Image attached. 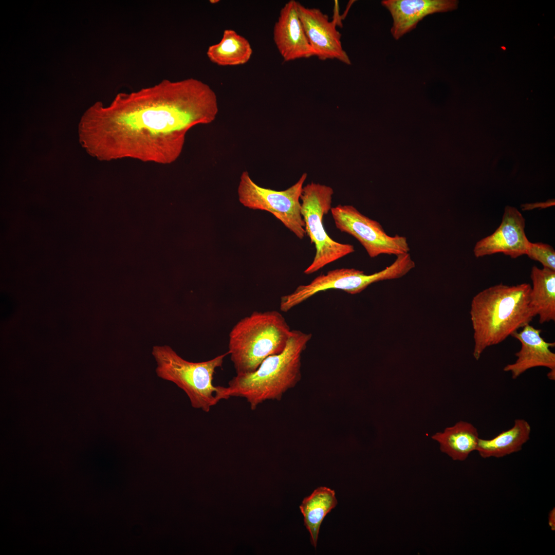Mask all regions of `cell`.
Returning <instances> with one entry per match:
<instances>
[{"mask_svg":"<svg viewBox=\"0 0 555 555\" xmlns=\"http://www.w3.org/2000/svg\"><path fill=\"white\" fill-rule=\"evenodd\" d=\"M218 113L217 96L207 84L192 78L164 79L120 92L108 106L95 103L81 119L80 141L101 161L170 164L180 156L187 132L213 122Z\"/></svg>","mask_w":555,"mask_h":555,"instance_id":"6da1fadb","label":"cell"},{"mask_svg":"<svg viewBox=\"0 0 555 555\" xmlns=\"http://www.w3.org/2000/svg\"><path fill=\"white\" fill-rule=\"evenodd\" d=\"M530 290L528 283L514 286L501 283L474 296L470 314L476 360L487 347L501 343L529 324L535 316L530 305Z\"/></svg>","mask_w":555,"mask_h":555,"instance_id":"7a4b0ae2","label":"cell"},{"mask_svg":"<svg viewBox=\"0 0 555 555\" xmlns=\"http://www.w3.org/2000/svg\"><path fill=\"white\" fill-rule=\"evenodd\" d=\"M312 334L292 330L286 347L280 354L266 358L254 372L236 374L225 387V399L244 398L255 410L268 400H280L301 379V357Z\"/></svg>","mask_w":555,"mask_h":555,"instance_id":"3957f363","label":"cell"},{"mask_svg":"<svg viewBox=\"0 0 555 555\" xmlns=\"http://www.w3.org/2000/svg\"><path fill=\"white\" fill-rule=\"evenodd\" d=\"M292 330L276 310L254 311L231 330L228 350L236 374L255 371L268 357L280 354Z\"/></svg>","mask_w":555,"mask_h":555,"instance_id":"277c9868","label":"cell"},{"mask_svg":"<svg viewBox=\"0 0 555 555\" xmlns=\"http://www.w3.org/2000/svg\"><path fill=\"white\" fill-rule=\"evenodd\" d=\"M152 354L157 363V376L181 389L193 408L209 412L225 399V386H215L213 381L216 369L222 366L229 355L228 351L199 362L183 359L167 345L154 346Z\"/></svg>","mask_w":555,"mask_h":555,"instance_id":"5b68a950","label":"cell"},{"mask_svg":"<svg viewBox=\"0 0 555 555\" xmlns=\"http://www.w3.org/2000/svg\"><path fill=\"white\" fill-rule=\"evenodd\" d=\"M396 256L390 266L372 274H365L363 271L354 268L336 269L320 274L309 283L300 285L292 292L282 296L280 309L286 312L319 292L327 290L339 289L355 294L374 283L401 278L413 269V264L405 254Z\"/></svg>","mask_w":555,"mask_h":555,"instance_id":"8992f818","label":"cell"},{"mask_svg":"<svg viewBox=\"0 0 555 555\" xmlns=\"http://www.w3.org/2000/svg\"><path fill=\"white\" fill-rule=\"evenodd\" d=\"M333 194L331 187L313 182L303 188L301 212L306 234L316 248L312 263L304 271L305 274L313 273L355 251L353 245L332 239L324 228L323 216L330 211Z\"/></svg>","mask_w":555,"mask_h":555,"instance_id":"52a82bcc","label":"cell"},{"mask_svg":"<svg viewBox=\"0 0 555 555\" xmlns=\"http://www.w3.org/2000/svg\"><path fill=\"white\" fill-rule=\"evenodd\" d=\"M306 178L307 174L304 173L289 188L276 191L260 187L245 171L240 177L237 189L238 200L246 207L271 213L299 239H303L306 232L300 200Z\"/></svg>","mask_w":555,"mask_h":555,"instance_id":"ba28073f","label":"cell"},{"mask_svg":"<svg viewBox=\"0 0 555 555\" xmlns=\"http://www.w3.org/2000/svg\"><path fill=\"white\" fill-rule=\"evenodd\" d=\"M330 212L336 228L357 239L371 257L409 252L405 237L388 235L379 222L366 216L353 206L339 205L331 208Z\"/></svg>","mask_w":555,"mask_h":555,"instance_id":"9c48e42d","label":"cell"},{"mask_svg":"<svg viewBox=\"0 0 555 555\" xmlns=\"http://www.w3.org/2000/svg\"><path fill=\"white\" fill-rule=\"evenodd\" d=\"M525 227V219L518 209L506 206L498 227L475 244L474 256L477 258L502 253L516 258L526 255L529 241Z\"/></svg>","mask_w":555,"mask_h":555,"instance_id":"30bf717a","label":"cell"},{"mask_svg":"<svg viewBox=\"0 0 555 555\" xmlns=\"http://www.w3.org/2000/svg\"><path fill=\"white\" fill-rule=\"evenodd\" d=\"M298 10L314 55L321 60H337L344 64H351L342 47L341 34L328 16L319 9L307 8L299 2Z\"/></svg>","mask_w":555,"mask_h":555,"instance_id":"8fae6325","label":"cell"},{"mask_svg":"<svg viewBox=\"0 0 555 555\" xmlns=\"http://www.w3.org/2000/svg\"><path fill=\"white\" fill-rule=\"evenodd\" d=\"M298 3L291 0L285 4L273 27L274 44L285 62L315 56L299 17Z\"/></svg>","mask_w":555,"mask_h":555,"instance_id":"7c38bea8","label":"cell"},{"mask_svg":"<svg viewBox=\"0 0 555 555\" xmlns=\"http://www.w3.org/2000/svg\"><path fill=\"white\" fill-rule=\"evenodd\" d=\"M541 330L527 324L511 336L521 343L520 350L515 354L516 361L506 365L503 370L510 372L515 379L527 370L536 367H545L555 371V354L550 348L555 342H547L541 337Z\"/></svg>","mask_w":555,"mask_h":555,"instance_id":"4fadbf2b","label":"cell"},{"mask_svg":"<svg viewBox=\"0 0 555 555\" xmlns=\"http://www.w3.org/2000/svg\"><path fill=\"white\" fill-rule=\"evenodd\" d=\"M382 5L390 12L393 20L392 36L398 40L416 28L427 15L452 11L457 8L456 0H384Z\"/></svg>","mask_w":555,"mask_h":555,"instance_id":"5bb4252c","label":"cell"},{"mask_svg":"<svg viewBox=\"0 0 555 555\" xmlns=\"http://www.w3.org/2000/svg\"><path fill=\"white\" fill-rule=\"evenodd\" d=\"M531 426L524 419H516L510 429L490 439L479 438L476 451L483 458H501L519 452L530 438Z\"/></svg>","mask_w":555,"mask_h":555,"instance_id":"9a60e30c","label":"cell"},{"mask_svg":"<svg viewBox=\"0 0 555 555\" xmlns=\"http://www.w3.org/2000/svg\"><path fill=\"white\" fill-rule=\"evenodd\" d=\"M532 285L530 293V305L539 323L555 321V271L535 266L531 268Z\"/></svg>","mask_w":555,"mask_h":555,"instance_id":"2e32d148","label":"cell"},{"mask_svg":"<svg viewBox=\"0 0 555 555\" xmlns=\"http://www.w3.org/2000/svg\"><path fill=\"white\" fill-rule=\"evenodd\" d=\"M432 438L439 442L440 451L454 460L464 461L476 451L479 439L477 428L472 423L460 421L438 432Z\"/></svg>","mask_w":555,"mask_h":555,"instance_id":"e0dca14e","label":"cell"},{"mask_svg":"<svg viewBox=\"0 0 555 555\" xmlns=\"http://www.w3.org/2000/svg\"><path fill=\"white\" fill-rule=\"evenodd\" d=\"M251 44L243 36L232 29L224 31L220 41L210 46L207 51L209 60L220 66L243 65L251 59Z\"/></svg>","mask_w":555,"mask_h":555,"instance_id":"ac0fdd59","label":"cell"},{"mask_svg":"<svg viewBox=\"0 0 555 555\" xmlns=\"http://www.w3.org/2000/svg\"><path fill=\"white\" fill-rule=\"evenodd\" d=\"M334 490L320 487L305 497L300 509L304 516V525L310 534L311 543L316 547L319 529L325 516L337 505Z\"/></svg>","mask_w":555,"mask_h":555,"instance_id":"d6986e66","label":"cell"},{"mask_svg":"<svg viewBox=\"0 0 555 555\" xmlns=\"http://www.w3.org/2000/svg\"><path fill=\"white\" fill-rule=\"evenodd\" d=\"M526 255L541 263L543 267L555 271V251L551 246L542 242H529Z\"/></svg>","mask_w":555,"mask_h":555,"instance_id":"ffe728a7","label":"cell"},{"mask_svg":"<svg viewBox=\"0 0 555 555\" xmlns=\"http://www.w3.org/2000/svg\"><path fill=\"white\" fill-rule=\"evenodd\" d=\"M554 200L550 199L545 202L526 203L521 206L522 210H531L536 208L544 209L554 205Z\"/></svg>","mask_w":555,"mask_h":555,"instance_id":"44dd1931","label":"cell"},{"mask_svg":"<svg viewBox=\"0 0 555 555\" xmlns=\"http://www.w3.org/2000/svg\"><path fill=\"white\" fill-rule=\"evenodd\" d=\"M333 17L332 21L335 24L337 27H342V18L341 15L339 13V3L338 1H334V7Z\"/></svg>","mask_w":555,"mask_h":555,"instance_id":"7402d4cb","label":"cell"},{"mask_svg":"<svg viewBox=\"0 0 555 555\" xmlns=\"http://www.w3.org/2000/svg\"><path fill=\"white\" fill-rule=\"evenodd\" d=\"M548 523L552 531L555 530V508H552L549 512Z\"/></svg>","mask_w":555,"mask_h":555,"instance_id":"603a6c76","label":"cell"},{"mask_svg":"<svg viewBox=\"0 0 555 555\" xmlns=\"http://www.w3.org/2000/svg\"><path fill=\"white\" fill-rule=\"evenodd\" d=\"M547 376H548V378L549 379L552 380H554V379H555V371H550L547 374Z\"/></svg>","mask_w":555,"mask_h":555,"instance_id":"cb8c5ba5","label":"cell"},{"mask_svg":"<svg viewBox=\"0 0 555 555\" xmlns=\"http://www.w3.org/2000/svg\"><path fill=\"white\" fill-rule=\"evenodd\" d=\"M209 2H210V3L215 4V3H218V2H219V1H218V0H210Z\"/></svg>","mask_w":555,"mask_h":555,"instance_id":"d4e9b609","label":"cell"}]
</instances>
